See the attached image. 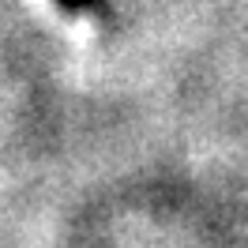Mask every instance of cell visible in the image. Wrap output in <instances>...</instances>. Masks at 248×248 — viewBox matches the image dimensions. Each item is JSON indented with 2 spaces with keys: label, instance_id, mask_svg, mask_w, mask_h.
<instances>
[{
  "label": "cell",
  "instance_id": "1",
  "mask_svg": "<svg viewBox=\"0 0 248 248\" xmlns=\"http://www.w3.org/2000/svg\"><path fill=\"white\" fill-rule=\"evenodd\" d=\"M64 12H87V8H94L98 0H57Z\"/></svg>",
  "mask_w": 248,
  "mask_h": 248
}]
</instances>
